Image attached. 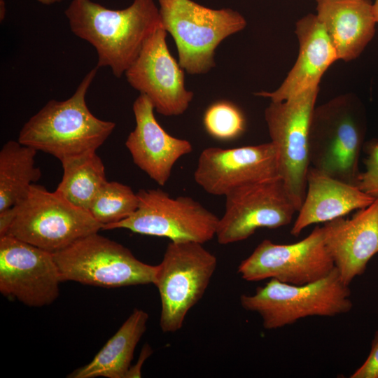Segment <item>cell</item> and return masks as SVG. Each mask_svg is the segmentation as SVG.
<instances>
[{
    "mask_svg": "<svg viewBox=\"0 0 378 378\" xmlns=\"http://www.w3.org/2000/svg\"><path fill=\"white\" fill-rule=\"evenodd\" d=\"M71 31L96 50L98 68L120 78L133 64L153 32L163 27L153 0H134L113 10L91 0H71L64 11Z\"/></svg>",
    "mask_w": 378,
    "mask_h": 378,
    "instance_id": "cell-1",
    "label": "cell"
},
{
    "mask_svg": "<svg viewBox=\"0 0 378 378\" xmlns=\"http://www.w3.org/2000/svg\"><path fill=\"white\" fill-rule=\"evenodd\" d=\"M98 67L91 69L74 94L64 101L50 100L20 131L18 141L61 161L96 152L115 127L94 116L85 97Z\"/></svg>",
    "mask_w": 378,
    "mask_h": 378,
    "instance_id": "cell-2",
    "label": "cell"
},
{
    "mask_svg": "<svg viewBox=\"0 0 378 378\" xmlns=\"http://www.w3.org/2000/svg\"><path fill=\"white\" fill-rule=\"evenodd\" d=\"M102 229L88 211L36 183L20 202L0 214V236L17 238L52 253Z\"/></svg>",
    "mask_w": 378,
    "mask_h": 378,
    "instance_id": "cell-3",
    "label": "cell"
},
{
    "mask_svg": "<svg viewBox=\"0 0 378 378\" xmlns=\"http://www.w3.org/2000/svg\"><path fill=\"white\" fill-rule=\"evenodd\" d=\"M365 134L364 107L355 95H340L316 106L309 129L310 167L356 186Z\"/></svg>",
    "mask_w": 378,
    "mask_h": 378,
    "instance_id": "cell-4",
    "label": "cell"
},
{
    "mask_svg": "<svg viewBox=\"0 0 378 378\" xmlns=\"http://www.w3.org/2000/svg\"><path fill=\"white\" fill-rule=\"evenodd\" d=\"M350 295L349 286L335 267L324 278L303 285L270 279L254 294L241 295L240 304L245 310L258 313L265 329L273 330L308 316L347 313L353 307Z\"/></svg>",
    "mask_w": 378,
    "mask_h": 378,
    "instance_id": "cell-5",
    "label": "cell"
},
{
    "mask_svg": "<svg viewBox=\"0 0 378 378\" xmlns=\"http://www.w3.org/2000/svg\"><path fill=\"white\" fill-rule=\"evenodd\" d=\"M163 27L173 37L178 63L190 74L215 66L214 54L227 37L244 29V17L230 8L213 9L192 0H158Z\"/></svg>",
    "mask_w": 378,
    "mask_h": 378,
    "instance_id": "cell-6",
    "label": "cell"
},
{
    "mask_svg": "<svg viewBox=\"0 0 378 378\" xmlns=\"http://www.w3.org/2000/svg\"><path fill=\"white\" fill-rule=\"evenodd\" d=\"M217 267V258L194 241H170L156 265L153 284L161 301L160 326L179 330L185 318L204 295Z\"/></svg>",
    "mask_w": 378,
    "mask_h": 378,
    "instance_id": "cell-7",
    "label": "cell"
},
{
    "mask_svg": "<svg viewBox=\"0 0 378 378\" xmlns=\"http://www.w3.org/2000/svg\"><path fill=\"white\" fill-rule=\"evenodd\" d=\"M62 281L104 288L153 284L156 265L141 262L123 245L95 232L53 253Z\"/></svg>",
    "mask_w": 378,
    "mask_h": 378,
    "instance_id": "cell-8",
    "label": "cell"
},
{
    "mask_svg": "<svg viewBox=\"0 0 378 378\" xmlns=\"http://www.w3.org/2000/svg\"><path fill=\"white\" fill-rule=\"evenodd\" d=\"M319 86L286 100L271 102L265 119L277 150L279 174L297 211L304 201L310 167L309 129Z\"/></svg>",
    "mask_w": 378,
    "mask_h": 378,
    "instance_id": "cell-9",
    "label": "cell"
},
{
    "mask_svg": "<svg viewBox=\"0 0 378 378\" xmlns=\"http://www.w3.org/2000/svg\"><path fill=\"white\" fill-rule=\"evenodd\" d=\"M139 205L128 218L102 230L127 229L171 241L204 244L216 236L219 218L190 197H172L161 189H141Z\"/></svg>",
    "mask_w": 378,
    "mask_h": 378,
    "instance_id": "cell-10",
    "label": "cell"
},
{
    "mask_svg": "<svg viewBox=\"0 0 378 378\" xmlns=\"http://www.w3.org/2000/svg\"><path fill=\"white\" fill-rule=\"evenodd\" d=\"M225 197L215 236L223 245L246 239L259 228L287 225L298 212L280 177L238 187Z\"/></svg>",
    "mask_w": 378,
    "mask_h": 378,
    "instance_id": "cell-11",
    "label": "cell"
},
{
    "mask_svg": "<svg viewBox=\"0 0 378 378\" xmlns=\"http://www.w3.org/2000/svg\"><path fill=\"white\" fill-rule=\"evenodd\" d=\"M335 268L323 240L322 227L316 226L303 239L290 244L261 241L238 267L247 281L274 279L303 285L320 280Z\"/></svg>",
    "mask_w": 378,
    "mask_h": 378,
    "instance_id": "cell-12",
    "label": "cell"
},
{
    "mask_svg": "<svg viewBox=\"0 0 378 378\" xmlns=\"http://www.w3.org/2000/svg\"><path fill=\"white\" fill-rule=\"evenodd\" d=\"M62 281L53 253L22 240L0 236V291L29 307L52 303Z\"/></svg>",
    "mask_w": 378,
    "mask_h": 378,
    "instance_id": "cell-13",
    "label": "cell"
},
{
    "mask_svg": "<svg viewBox=\"0 0 378 378\" xmlns=\"http://www.w3.org/2000/svg\"><path fill=\"white\" fill-rule=\"evenodd\" d=\"M166 36L163 27L157 29L125 75L130 85L145 94L158 113L174 116L188 109L194 94L186 88L184 69L171 55Z\"/></svg>",
    "mask_w": 378,
    "mask_h": 378,
    "instance_id": "cell-14",
    "label": "cell"
},
{
    "mask_svg": "<svg viewBox=\"0 0 378 378\" xmlns=\"http://www.w3.org/2000/svg\"><path fill=\"white\" fill-rule=\"evenodd\" d=\"M279 177L277 150L270 141L232 148L204 149L194 172L207 193L225 196L238 187Z\"/></svg>",
    "mask_w": 378,
    "mask_h": 378,
    "instance_id": "cell-15",
    "label": "cell"
},
{
    "mask_svg": "<svg viewBox=\"0 0 378 378\" xmlns=\"http://www.w3.org/2000/svg\"><path fill=\"white\" fill-rule=\"evenodd\" d=\"M326 248L347 286L364 273L378 253V198L357 210L351 218L340 217L322 226Z\"/></svg>",
    "mask_w": 378,
    "mask_h": 378,
    "instance_id": "cell-16",
    "label": "cell"
},
{
    "mask_svg": "<svg viewBox=\"0 0 378 378\" xmlns=\"http://www.w3.org/2000/svg\"><path fill=\"white\" fill-rule=\"evenodd\" d=\"M132 109L136 126L125 146L134 163L158 185L164 186L176 162L192 150L191 143L168 134L158 123L154 107L143 94L136 99Z\"/></svg>",
    "mask_w": 378,
    "mask_h": 378,
    "instance_id": "cell-17",
    "label": "cell"
},
{
    "mask_svg": "<svg viewBox=\"0 0 378 378\" xmlns=\"http://www.w3.org/2000/svg\"><path fill=\"white\" fill-rule=\"evenodd\" d=\"M295 32L299 52L293 66L277 89L259 92L256 95L271 102H282L319 86L324 73L337 60L335 49L316 14H307L298 20Z\"/></svg>",
    "mask_w": 378,
    "mask_h": 378,
    "instance_id": "cell-18",
    "label": "cell"
},
{
    "mask_svg": "<svg viewBox=\"0 0 378 378\" xmlns=\"http://www.w3.org/2000/svg\"><path fill=\"white\" fill-rule=\"evenodd\" d=\"M374 199L356 186L335 178L314 167L307 175L306 193L290 234L298 237L307 227L326 223L369 206Z\"/></svg>",
    "mask_w": 378,
    "mask_h": 378,
    "instance_id": "cell-19",
    "label": "cell"
},
{
    "mask_svg": "<svg viewBox=\"0 0 378 378\" xmlns=\"http://www.w3.org/2000/svg\"><path fill=\"white\" fill-rule=\"evenodd\" d=\"M316 16L337 53V59L358 57L375 34L371 0H316Z\"/></svg>",
    "mask_w": 378,
    "mask_h": 378,
    "instance_id": "cell-20",
    "label": "cell"
},
{
    "mask_svg": "<svg viewBox=\"0 0 378 378\" xmlns=\"http://www.w3.org/2000/svg\"><path fill=\"white\" fill-rule=\"evenodd\" d=\"M148 314L135 309L93 359L75 370L71 378H127L134 349L146 331Z\"/></svg>",
    "mask_w": 378,
    "mask_h": 378,
    "instance_id": "cell-21",
    "label": "cell"
},
{
    "mask_svg": "<svg viewBox=\"0 0 378 378\" xmlns=\"http://www.w3.org/2000/svg\"><path fill=\"white\" fill-rule=\"evenodd\" d=\"M37 150L18 141H8L0 150V214L19 202L41 176L35 166Z\"/></svg>",
    "mask_w": 378,
    "mask_h": 378,
    "instance_id": "cell-22",
    "label": "cell"
},
{
    "mask_svg": "<svg viewBox=\"0 0 378 378\" xmlns=\"http://www.w3.org/2000/svg\"><path fill=\"white\" fill-rule=\"evenodd\" d=\"M63 175L55 191L69 202L88 211L107 181L105 167L96 152L61 161Z\"/></svg>",
    "mask_w": 378,
    "mask_h": 378,
    "instance_id": "cell-23",
    "label": "cell"
},
{
    "mask_svg": "<svg viewBox=\"0 0 378 378\" xmlns=\"http://www.w3.org/2000/svg\"><path fill=\"white\" fill-rule=\"evenodd\" d=\"M138 205L137 193L130 186L117 181H106L94 197L88 211L103 228L128 218Z\"/></svg>",
    "mask_w": 378,
    "mask_h": 378,
    "instance_id": "cell-24",
    "label": "cell"
},
{
    "mask_svg": "<svg viewBox=\"0 0 378 378\" xmlns=\"http://www.w3.org/2000/svg\"><path fill=\"white\" fill-rule=\"evenodd\" d=\"M203 122L212 137L227 141L239 136L245 130L246 122L241 110L234 104L220 101L206 110Z\"/></svg>",
    "mask_w": 378,
    "mask_h": 378,
    "instance_id": "cell-25",
    "label": "cell"
},
{
    "mask_svg": "<svg viewBox=\"0 0 378 378\" xmlns=\"http://www.w3.org/2000/svg\"><path fill=\"white\" fill-rule=\"evenodd\" d=\"M365 169L360 172L356 186L374 199L378 198V139H372L364 144Z\"/></svg>",
    "mask_w": 378,
    "mask_h": 378,
    "instance_id": "cell-26",
    "label": "cell"
},
{
    "mask_svg": "<svg viewBox=\"0 0 378 378\" xmlns=\"http://www.w3.org/2000/svg\"><path fill=\"white\" fill-rule=\"evenodd\" d=\"M350 377L378 378V330L374 333L368 358Z\"/></svg>",
    "mask_w": 378,
    "mask_h": 378,
    "instance_id": "cell-27",
    "label": "cell"
},
{
    "mask_svg": "<svg viewBox=\"0 0 378 378\" xmlns=\"http://www.w3.org/2000/svg\"><path fill=\"white\" fill-rule=\"evenodd\" d=\"M152 350L148 345H146L141 352V355L139 359V363L137 362L135 365L130 367L128 373L127 374V378H134V377H141V364L144 360L150 355Z\"/></svg>",
    "mask_w": 378,
    "mask_h": 378,
    "instance_id": "cell-28",
    "label": "cell"
},
{
    "mask_svg": "<svg viewBox=\"0 0 378 378\" xmlns=\"http://www.w3.org/2000/svg\"><path fill=\"white\" fill-rule=\"evenodd\" d=\"M372 12L374 20L378 24V0H374L372 3Z\"/></svg>",
    "mask_w": 378,
    "mask_h": 378,
    "instance_id": "cell-29",
    "label": "cell"
},
{
    "mask_svg": "<svg viewBox=\"0 0 378 378\" xmlns=\"http://www.w3.org/2000/svg\"><path fill=\"white\" fill-rule=\"evenodd\" d=\"M6 15V4L4 0H0V20H4Z\"/></svg>",
    "mask_w": 378,
    "mask_h": 378,
    "instance_id": "cell-30",
    "label": "cell"
},
{
    "mask_svg": "<svg viewBox=\"0 0 378 378\" xmlns=\"http://www.w3.org/2000/svg\"><path fill=\"white\" fill-rule=\"evenodd\" d=\"M40 4H42L43 5H52L57 3H60L63 0H36Z\"/></svg>",
    "mask_w": 378,
    "mask_h": 378,
    "instance_id": "cell-31",
    "label": "cell"
}]
</instances>
